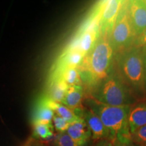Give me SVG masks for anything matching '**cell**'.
I'll return each mask as SVG.
<instances>
[{
	"mask_svg": "<svg viewBox=\"0 0 146 146\" xmlns=\"http://www.w3.org/2000/svg\"><path fill=\"white\" fill-rule=\"evenodd\" d=\"M127 10L137 39L146 30V1H127Z\"/></svg>",
	"mask_w": 146,
	"mask_h": 146,
	"instance_id": "obj_7",
	"label": "cell"
},
{
	"mask_svg": "<svg viewBox=\"0 0 146 146\" xmlns=\"http://www.w3.org/2000/svg\"><path fill=\"white\" fill-rule=\"evenodd\" d=\"M114 67L139 101L145 100L142 49L134 45L115 54Z\"/></svg>",
	"mask_w": 146,
	"mask_h": 146,
	"instance_id": "obj_2",
	"label": "cell"
},
{
	"mask_svg": "<svg viewBox=\"0 0 146 146\" xmlns=\"http://www.w3.org/2000/svg\"><path fill=\"white\" fill-rule=\"evenodd\" d=\"M143 53L144 65V88H145V98L146 100V48H141Z\"/></svg>",
	"mask_w": 146,
	"mask_h": 146,
	"instance_id": "obj_22",
	"label": "cell"
},
{
	"mask_svg": "<svg viewBox=\"0 0 146 146\" xmlns=\"http://www.w3.org/2000/svg\"><path fill=\"white\" fill-rule=\"evenodd\" d=\"M29 146H50L48 144L43 143V142L39 141H36L34 139H31L30 143H29Z\"/></svg>",
	"mask_w": 146,
	"mask_h": 146,
	"instance_id": "obj_24",
	"label": "cell"
},
{
	"mask_svg": "<svg viewBox=\"0 0 146 146\" xmlns=\"http://www.w3.org/2000/svg\"><path fill=\"white\" fill-rule=\"evenodd\" d=\"M115 52L110 36L100 35L96 44L78 67L81 81L91 91L103 81L114 66Z\"/></svg>",
	"mask_w": 146,
	"mask_h": 146,
	"instance_id": "obj_1",
	"label": "cell"
},
{
	"mask_svg": "<svg viewBox=\"0 0 146 146\" xmlns=\"http://www.w3.org/2000/svg\"><path fill=\"white\" fill-rule=\"evenodd\" d=\"M66 133L82 146L85 145L91 137V131L83 118L70 123Z\"/></svg>",
	"mask_w": 146,
	"mask_h": 146,
	"instance_id": "obj_10",
	"label": "cell"
},
{
	"mask_svg": "<svg viewBox=\"0 0 146 146\" xmlns=\"http://www.w3.org/2000/svg\"><path fill=\"white\" fill-rule=\"evenodd\" d=\"M114 146H135V145L133 142H130V143H118L114 145Z\"/></svg>",
	"mask_w": 146,
	"mask_h": 146,
	"instance_id": "obj_25",
	"label": "cell"
},
{
	"mask_svg": "<svg viewBox=\"0 0 146 146\" xmlns=\"http://www.w3.org/2000/svg\"><path fill=\"white\" fill-rule=\"evenodd\" d=\"M64 81L68 87L75 86V85H81L82 81L79 71L77 68L68 67L64 68L62 70L58 71L57 74Z\"/></svg>",
	"mask_w": 146,
	"mask_h": 146,
	"instance_id": "obj_16",
	"label": "cell"
},
{
	"mask_svg": "<svg viewBox=\"0 0 146 146\" xmlns=\"http://www.w3.org/2000/svg\"><path fill=\"white\" fill-rule=\"evenodd\" d=\"M134 45L141 48H146V30L141 36L137 38Z\"/></svg>",
	"mask_w": 146,
	"mask_h": 146,
	"instance_id": "obj_21",
	"label": "cell"
},
{
	"mask_svg": "<svg viewBox=\"0 0 146 146\" xmlns=\"http://www.w3.org/2000/svg\"><path fill=\"white\" fill-rule=\"evenodd\" d=\"M82 118L85 120L91 131V137L94 140L108 139L110 134L108 131L102 120L96 114L89 108L83 110Z\"/></svg>",
	"mask_w": 146,
	"mask_h": 146,
	"instance_id": "obj_8",
	"label": "cell"
},
{
	"mask_svg": "<svg viewBox=\"0 0 146 146\" xmlns=\"http://www.w3.org/2000/svg\"><path fill=\"white\" fill-rule=\"evenodd\" d=\"M52 122L54 123V127L56 129V130L59 133L66 131L69 127V125H70V123H68L66 120L56 114H54Z\"/></svg>",
	"mask_w": 146,
	"mask_h": 146,
	"instance_id": "obj_20",
	"label": "cell"
},
{
	"mask_svg": "<svg viewBox=\"0 0 146 146\" xmlns=\"http://www.w3.org/2000/svg\"><path fill=\"white\" fill-rule=\"evenodd\" d=\"M30 141H31V139H29L28 141H27V143H28V145H27V146L29 145V143H30Z\"/></svg>",
	"mask_w": 146,
	"mask_h": 146,
	"instance_id": "obj_26",
	"label": "cell"
},
{
	"mask_svg": "<svg viewBox=\"0 0 146 146\" xmlns=\"http://www.w3.org/2000/svg\"><path fill=\"white\" fill-rule=\"evenodd\" d=\"M33 135L36 138L47 139L54 136L52 123H39L34 125Z\"/></svg>",
	"mask_w": 146,
	"mask_h": 146,
	"instance_id": "obj_17",
	"label": "cell"
},
{
	"mask_svg": "<svg viewBox=\"0 0 146 146\" xmlns=\"http://www.w3.org/2000/svg\"><path fill=\"white\" fill-rule=\"evenodd\" d=\"M85 100L88 108L99 116L108 131L110 141L114 145L132 142L129 125L131 106H112L102 104L91 97Z\"/></svg>",
	"mask_w": 146,
	"mask_h": 146,
	"instance_id": "obj_3",
	"label": "cell"
},
{
	"mask_svg": "<svg viewBox=\"0 0 146 146\" xmlns=\"http://www.w3.org/2000/svg\"><path fill=\"white\" fill-rule=\"evenodd\" d=\"M96 146H114V144L108 139L100 140Z\"/></svg>",
	"mask_w": 146,
	"mask_h": 146,
	"instance_id": "obj_23",
	"label": "cell"
},
{
	"mask_svg": "<svg viewBox=\"0 0 146 146\" xmlns=\"http://www.w3.org/2000/svg\"><path fill=\"white\" fill-rule=\"evenodd\" d=\"M54 144L55 146H82L74 141L66 131L58 133L55 137Z\"/></svg>",
	"mask_w": 146,
	"mask_h": 146,
	"instance_id": "obj_18",
	"label": "cell"
},
{
	"mask_svg": "<svg viewBox=\"0 0 146 146\" xmlns=\"http://www.w3.org/2000/svg\"><path fill=\"white\" fill-rule=\"evenodd\" d=\"M44 99L47 106L54 110L55 114L60 116V117L63 118L68 123H72V122L80 118L76 114L74 110L62 104L52 101V100L49 99L48 98H44Z\"/></svg>",
	"mask_w": 146,
	"mask_h": 146,
	"instance_id": "obj_15",
	"label": "cell"
},
{
	"mask_svg": "<svg viewBox=\"0 0 146 146\" xmlns=\"http://www.w3.org/2000/svg\"><path fill=\"white\" fill-rule=\"evenodd\" d=\"M129 125L131 133L146 125V100L139 101L131 107Z\"/></svg>",
	"mask_w": 146,
	"mask_h": 146,
	"instance_id": "obj_9",
	"label": "cell"
},
{
	"mask_svg": "<svg viewBox=\"0 0 146 146\" xmlns=\"http://www.w3.org/2000/svg\"><path fill=\"white\" fill-rule=\"evenodd\" d=\"M85 57V55L79 50L68 48V50L63 54L60 59L58 71L68 67L78 68L83 63Z\"/></svg>",
	"mask_w": 146,
	"mask_h": 146,
	"instance_id": "obj_12",
	"label": "cell"
},
{
	"mask_svg": "<svg viewBox=\"0 0 146 146\" xmlns=\"http://www.w3.org/2000/svg\"><path fill=\"white\" fill-rule=\"evenodd\" d=\"M136 36L127 10V1H123L113 27L110 41L115 54L134 45Z\"/></svg>",
	"mask_w": 146,
	"mask_h": 146,
	"instance_id": "obj_5",
	"label": "cell"
},
{
	"mask_svg": "<svg viewBox=\"0 0 146 146\" xmlns=\"http://www.w3.org/2000/svg\"><path fill=\"white\" fill-rule=\"evenodd\" d=\"M123 1L119 0L104 1L100 21V31L101 35L110 37Z\"/></svg>",
	"mask_w": 146,
	"mask_h": 146,
	"instance_id": "obj_6",
	"label": "cell"
},
{
	"mask_svg": "<svg viewBox=\"0 0 146 146\" xmlns=\"http://www.w3.org/2000/svg\"><path fill=\"white\" fill-rule=\"evenodd\" d=\"M91 97L112 106H132L139 101L114 66L108 75L93 89Z\"/></svg>",
	"mask_w": 146,
	"mask_h": 146,
	"instance_id": "obj_4",
	"label": "cell"
},
{
	"mask_svg": "<svg viewBox=\"0 0 146 146\" xmlns=\"http://www.w3.org/2000/svg\"><path fill=\"white\" fill-rule=\"evenodd\" d=\"M84 97V89L81 85L69 87L61 104L75 111L83 109L82 106Z\"/></svg>",
	"mask_w": 146,
	"mask_h": 146,
	"instance_id": "obj_11",
	"label": "cell"
},
{
	"mask_svg": "<svg viewBox=\"0 0 146 146\" xmlns=\"http://www.w3.org/2000/svg\"><path fill=\"white\" fill-rule=\"evenodd\" d=\"M54 114V110L47 106L43 98L35 109L32 117L33 124L34 125L39 123H52Z\"/></svg>",
	"mask_w": 146,
	"mask_h": 146,
	"instance_id": "obj_13",
	"label": "cell"
},
{
	"mask_svg": "<svg viewBox=\"0 0 146 146\" xmlns=\"http://www.w3.org/2000/svg\"><path fill=\"white\" fill-rule=\"evenodd\" d=\"M68 88V85L60 78V76L55 75L49 89L48 98L54 102L62 103L66 94Z\"/></svg>",
	"mask_w": 146,
	"mask_h": 146,
	"instance_id": "obj_14",
	"label": "cell"
},
{
	"mask_svg": "<svg viewBox=\"0 0 146 146\" xmlns=\"http://www.w3.org/2000/svg\"><path fill=\"white\" fill-rule=\"evenodd\" d=\"M131 141L139 146H146V125L131 133Z\"/></svg>",
	"mask_w": 146,
	"mask_h": 146,
	"instance_id": "obj_19",
	"label": "cell"
}]
</instances>
